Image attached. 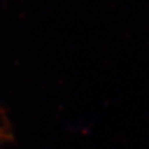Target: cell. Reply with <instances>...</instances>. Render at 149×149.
<instances>
[{
	"instance_id": "obj_1",
	"label": "cell",
	"mask_w": 149,
	"mask_h": 149,
	"mask_svg": "<svg viewBox=\"0 0 149 149\" xmlns=\"http://www.w3.org/2000/svg\"><path fill=\"white\" fill-rule=\"evenodd\" d=\"M13 139L12 126L5 110H0V144L11 142Z\"/></svg>"
}]
</instances>
